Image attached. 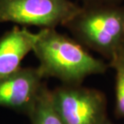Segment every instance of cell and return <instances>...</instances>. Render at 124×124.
Returning a JSON list of instances; mask_svg holds the SVG:
<instances>
[{
    "mask_svg": "<svg viewBox=\"0 0 124 124\" xmlns=\"http://www.w3.org/2000/svg\"><path fill=\"white\" fill-rule=\"evenodd\" d=\"M39 33L32 52L45 78H56L64 85H81L88 77L107 70L109 64L94 57L75 39L56 28H43Z\"/></svg>",
    "mask_w": 124,
    "mask_h": 124,
    "instance_id": "6da1fadb",
    "label": "cell"
},
{
    "mask_svg": "<svg viewBox=\"0 0 124 124\" xmlns=\"http://www.w3.org/2000/svg\"><path fill=\"white\" fill-rule=\"evenodd\" d=\"M102 124H113V123H111L110 121H109L108 119H106L105 122H104Z\"/></svg>",
    "mask_w": 124,
    "mask_h": 124,
    "instance_id": "8fae6325",
    "label": "cell"
},
{
    "mask_svg": "<svg viewBox=\"0 0 124 124\" xmlns=\"http://www.w3.org/2000/svg\"><path fill=\"white\" fill-rule=\"evenodd\" d=\"M64 27L81 44L110 61L124 45V7L81 6L80 11Z\"/></svg>",
    "mask_w": 124,
    "mask_h": 124,
    "instance_id": "7a4b0ae2",
    "label": "cell"
},
{
    "mask_svg": "<svg viewBox=\"0 0 124 124\" xmlns=\"http://www.w3.org/2000/svg\"><path fill=\"white\" fill-rule=\"evenodd\" d=\"M118 55H120V56H122L124 58V45H123V48L121 49V51L119 52V53L118 54Z\"/></svg>",
    "mask_w": 124,
    "mask_h": 124,
    "instance_id": "30bf717a",
    "label": "cell"
},
{
    "mask_svg": "<svg viewBox=\"0 0 124 124\" xmlns=\"http://www.w3.org/2000/svg\"><path fill=\"white\" fill-rule=\"evenodd\" d=\"M109 64L115 71V113L124 118V58L117 55Z\"/></svg>",
    "mask_w": 124,
    "mask_h": 124,
    "instance_id": "ba28073f",
    "label": "cell"
},
{
    "mask_svg": "<svg viewBox=\"0 0 124 124\" xmlns=\"http://www.w3.org/2000/svg\"><path fill=\"white\" fill-rule=\"evenodd\" d=\"M39 67H20L0 78V106L28 116L46 85Z\"/></svg>",
    "mask_w": 124,
    "mask_h": 124,
    "instance_id": "5b68a950",
    "label": "cell"
},
{
    "mask_svg": "<svg viewBox=\"0 0 124 124\" xmlns=\"http://www.w3.org/2000/svg\"><path fill=\"white\" fill-rule=\"evenodd\" d=\"M28 117L31 124H64L54 106L52 90L47 85L39 93Z\"/></svg>",
    "mask_w": 124,
    "mask_h": 124,
    "instance_id": "52a82bcc",
    "label": "cell"
},
{
    "mask_svg": "<svg viewBox=\"0 0 124 124\" xmlns=\"http://www.w3.org/2000/svg\"><path fill=\"white\" fill-rule=\"evenodd\" d=\"M80 9L71 0H0V23L56 28L65 26Z\"/></svg>",
    "mask_w": 124,
    "mask_h": 124,
    "instance_id": "3957f363",
    "label": "cell"
},
{
    "mask_svg": "<svg viewBox=\"0 0 124 124\" xmlns=\"http://www.w3.org/2000/svg\"><path fill=\"white\" fill-rule=\"evenodd\" d=\"M82 2V6L91 5H106V4H118L122 0H80Z\"/></svg>",
    "mask_w": 124,
    "mask_h": 124,
    "instance_id": "9c48e42d",
    "label": "cell"
},
{
    "mask_svg": "<svg viewBox=\"0 0 124 124\" xmlns=\"http://www.w3.org/2000/svg\"><path fill=\"white\" fill-rule=\"evenodd\" d=\"M52 98L64 124H102L106 118L105 95L81 85H64L52 90Z\"/></svg>",
    "mask_w": 124,
    "mask_h": 124,
    "instance_id": "277c9868",
    "label": "cell"
},
{
    "mask_svg": "<svg viewBox=\"0 0 124 124\" xmlns=\"http://www.w3.org/2000/svg\"><path fill=\"white\" fill-rule=\"evenodd\" d=\"M39 33L16 26L0 37V78L20 68L23 58L33 50Z\"/></svg>",
    "mask_w": 124,
    "mask_h": 124,
    "instance_id": "8992f818",
    "label": "cell"
}]
</instances>
